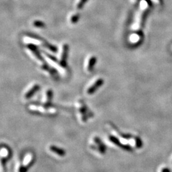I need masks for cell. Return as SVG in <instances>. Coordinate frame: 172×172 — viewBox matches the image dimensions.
Instances as JSON below:
<instances>
[{
  "mask_svg": "<svg viewBox=\"0 0 172 172\" xmlns=\"http://www.w3.org/2000/svg\"><path fill=\"white\" fill-rule=\"evenodd\" d=\"M104 80L102 78H96L95 79L87 88L86 89V92L88 94H94L96 90H98L101 86L103 84Z\"/></svg>",
  "mask_w": 172,
  "mask_h": 172,
  "instance_id": "ba28073f",
  "label": "cell"
},
{
  "mask_svg": "<svg viewBox=\"0 0 172 172\" xmlns=\"http://www.w3.org/2000/svg\"><path fill=\"white\" fill-rule=\"evenodd\" d=\"M1 154H2V157L3 158V156H5V158L7 157L8 154V150L6 148H2V152H1Z\"/></svg>",
  "mask_w": 172,
  "mask_h": 172,
  "instance_id": "ac0fdd59",
  "label": "cell"
},
{
  "mask_svg": "<svg viewBox=\"0 0 172 172\" xmlns=\"http://www.w3.org/2000/svg\"><path fill=\"white\" fill-rule=\"evenodd\" d=\"M140 36L138 34H133L130 36L129 40L131 43H137L140 40Z\"/></svg>",
  "mask_w": 172,
  "mask_h": 172,
  "instance_id": "5bb4252c",
  "label": "cell"
},
{
  "mask_svg": "<svg viewBox=\"0 0 172 172\" xmlns=\"http://www.w3.org/2000/svg\"><path fill=\"white\" fill-rule=\"evenodd\" d=\"M96 61L97 58L94 55H90L88 57V59H86L85 63V70L88 72H91L92 71L96 63Z\"/></svg>",
  "mask_w": 172,
  "mask_h": 172,
  "instance_id": "30bf717a",
  "label": "cell"
},
{
  "mask_svg": "<svg viewBox=\"0 0 172 172\" xmlns=\"http://www.w3.org/2000/svg\"><path fill=\"white\" fill-rule=\"evenodd\" d=\"M53 97V92L51 89H47L43 94L42 104L45 106H50Z\"/></svg>",
  "mask_w": 172,
  "mask_h": 172,
  "instance_id": "8fae6325",
  "label": "cell"
},
{
  "mask_svg": "<svg viewBox=\"0 0 172 172\" xmlns=\"http://www.w3.org/2000/svg\"><path fill=\"white\" fill-rule=\"evenodd\" d=\"M40 89V85L38 84H33L30 85L26 89L23 94V96L24 99H30Z\"/></svg>",
  "mask_w": 172,
  "mask_h": 172,
  "instance_id": "9c48e42d",
  "label": "cell"
},
{
  "mask_svg": "<svg viewBox=\"0 0 172 172\" xmlns=\"http://www.w3.org/2000/svg\"><path fill=\"white\" fill-rule=\"evenodd\" d=\"M148 6H149V4L147 2V1H145V0H143V1H141L140 10L139 11L138 15L137 17L135 23V24H134V25L133 26V29L135 31H137L140 28L143 15H144L145 12L147 11V10L148 8Z\"/></svg>",
  "mask_w": 172,
  "mask_h": 172,
  "instance_id": "8992f818",
  "label": "cell"
},
{
  "mask_svg": "<svg viewBox=\"0 0 172 172\" xmlns=\"http://www.w3.org/2000/svg\"><path fill=\"white\" fill-rule=\"evenodd\" d=\"M156 2L158 3H161V0H156Z\"/></svg>",
  "mask_w": 172,
  "mask_h": 172,
  "instance_id": "ffe728a7",
  "label": "cell"
},
{
  "mask_svg": "<svg viewBox=\"0 0 172 172\" xmlns=\"http://www.w3.org/2000/svg\"><path fill=\"white\" fill-rule=\"evenodd\" d=\"M76 109L77 110V116L81 122H85L88 119L92 116V113L88 109L83 100H78L75 103Z\"/></svg>",
  "mask_w": 172,
  "mask_h": 172,
  "instance_id": "3957f363",
  "label": "cell"
},
{
  "mask_svg": "<svg viewBox=\"0 0 172 172\" xmlns=\"http://www.w3.org/2000/svg\"><path fill=\"white\" fill-rule=\"evenodd\" d=\"M49 106H45V105H39L32 104L29 106V110L31 112L39 113L42 114L46 115H54L57 113V110L55 108H50Z\"/></svg>",
  "mask_w": 172,
  "mask_h": 172,
  "instance_id": "5b68a950",
  "label": "cell"
},
{
  "mask_svg": "<svg viewBox=\"0 0 172 172\" xmlns=\"http://www.w3.org/2000/svg\"><path fill=\"white\" fill-rule=\"evenodd\" d=\"M50 149H51V150H52V152H54L55 153H57L58 155H59V156H62L63 154H64V151L62 149L57 147L55 146L52 145L50 147Z\"/></svg>",
  "mask_w": 172,
  "mask_h": 172,
  "instance_id": "4fadbf2b",
  "label": "cell"
},
{
  "mask_svg": "<svg viewBox=\"0 0 172 172\" xmlns=\"http://www.w3.org/2000/svg\"><path fill=\"white\" fill-rule=\"evenodd\" d=\"M33 156L31 155V154L29 153V154H27V155L25 156L24 158V160L23 162V166H26V167H28L30 166V165L32 163V161H33Z\"/></svg>",
  "mask_w": 172,
  "mask_h": 172,
  "instance_id": "7c38bea8",
  "label": "cell"
},
{
  "mask_svg": "<svg viewBox=\"0 0 172 172\" xmlns=\"http://www.w3.org/2000/svg\"><path fill=\"white\" fill-rule=\"evenodd\" d=\"M161 172H171L170 168H164L161 170Z\"/></svg>",
  "mask_w": 172,
  "mask_h": 172,
  "instance_id": "d6986e66",
  "label": "cell"
},
{
  "mask_svg": "<svg viewBox=\"0 0 172 172\" xmlns=\"http://www.w3.org/2000/svg\"><path fill=\"white\" fill-rule=\"evenodd\" d=\"M23 41L25 43L28 45H33L36 47H42L53 52L57 51L55 47L49 43L47 41L42 39V38H36V36H26L23 38Z\"/></svg>",
  "mask_w": 172,
  "mask_h": 172,
  "instance_id": "7a4b0ae2",
  "label": "cell"
},
{
  "mask_svg": "<svg viewBox=\"0 0 172 172\" xmlns=\"http://www.w3.org/2000/svg\"><path fill=\"white\" fill-rule=\"evenodd\" d=\"M26 52L30 55L32 59L37 63L38 66L40 67V68L42 71L45 72L46 73L52 76H55L54 72L49 68V66L47 64V61L44 58V57H42L41 55L40 52L37 49L36 46L33 45H27L26 47Z\"/></svg>",
  "mask_w": 172,
  "mask_h": 172,
  "instance_id": "6da1fadb",
  "label": "cell"
},
{
  "mask_svg": "<svg viewBox=\"0 0 172 172\" xmlns=\"http://www.w3.org/2000/svg\"><path fill=\"white\" fill-rule=\"evenodd\" d=\"M68 51H69L68 45L66 43H63L61 45L60 51L59 52V61L64 67L66 66Z\"/></svg>",
  "mask_w": 172,
  "mask_h": 172,
  "instance_id": "52a82bcc",
  "label": "cell"
},
{
  "mask_svg": "<svg viewBox=\"0 0 172 172\" xmlns=\"http://www.w3.org/2000/svg\"><path fill=\"white\" fill-rule=\"evenodd\" d=\"M87 2H88V0H80L78 4L76 5V8H77V9H79V10L82 9L84 7V5L87 3Z\"/></svg>",
  "mask_w": 172,
  "mask_h": 172,
  "instance_id": "e0dca14e",
  "label": "cell"
},
{
  "mask_svg": "<svg viewBox=\"0 0 172 172\" xmlns=\"http://www.w3.org/2000/svg\"><path fill=\"white\" fill-rule=\"evenodd\" d=\"M44 58L45 59L46 61L48 62L51 66H52L54 69H55L59 73H61L63 76H65L67 73V70L66 67L63 66L59 60H57L54 57L49 55L47 53H43Z\"/></svg>",
  "mask_w": 172,
  "mask_h": 172,
  "instance_id": "277c9868",
  "label": "cell"
},
{
  "mask_svg": "<svg viewBox=\"0 0 172 172\" xmlns=\"http://www.w3.org/2000/svg\"><path fill=\"white\" fill-rule=\"evenodd\" d=\"M33 25L36 27H39V28H43L45 27V24L40 21H35L33 23Z\"/></svg>",
  "mask_w": 172,
  "mask_h": 172,
  "instance_id": "2e32d148",
  "label": "cell"
},
{
  "mask_svg": "<svg viewBox=\"0 0 172 172\" xmlns=\"http://www.w3.org/2000/svg\"><path fill=\"white\" fill-rule=\"evenodd\" d=\"M79 18H80V15L79 14H76L72 15V17L70 18V23L72 24H76L78 22Z\"/></svg>",
  "mask_w": 172,
  "mask_h": 172,
  "instance_id": "9a60e30c",
  "label": "cell"
}]
</instances>
